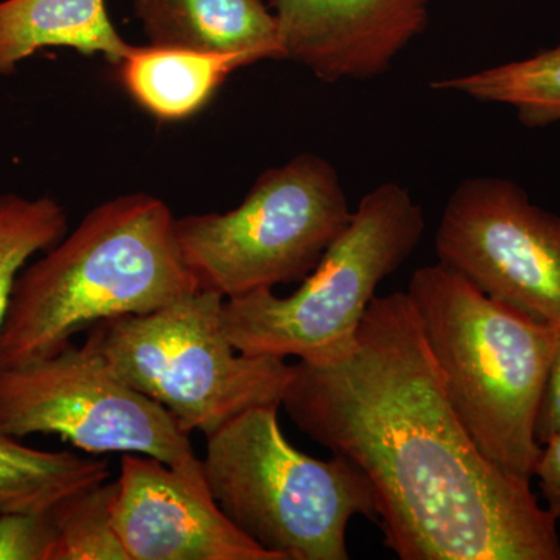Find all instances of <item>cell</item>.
Here are the masks:
<instances>
[{
  "label": "cell",
  "mask_w": 560,
  "mask_h": 560,
  "mask_svg": "<svg viewBox=\"0 0 560 560\" xmlns=\"http://www.w3.org/2000/svg\"><path fill=\"white\" fill-rule=\"evenodd\" d=\"M280 405L363 471L399 559L560 560L530 481L490 463L453 410L407 291L375 296L329 359L291 364Z\"/></svg>",
  "instance_id": "6da1fadb"
},
{
  "label": "cell",
  "mask_w": 560,
  "mask_h": 560,
  "mask_svg": "<svg viewBox=\"0 0 560 560\" xmlns=\"http://www.w3.org/2000/svg\"><path fill=\"white\" fill-rule=\"evenodd\" d=\"M175 220L145 191L95 206L18 276L0 329V368L46 359L102 320L158 311L198 290Z\"/></svg>",
  "instance_id": "7a4b0ae2"
},
{
  "label": "cell",
  "mask_w": 560,
  "mask_h": 560,
  "mask_svg": "<svg viewBox=\"0 0 560 560\" xmlns=\"http://www.w3.org/2000/svg\"><path fill=\"white\" fill-rule=\"evenodd\" d=\"M445 394L478 451L499 469L533 480L541 452L537 411L560 329L486 296L438 264L407 290Z\"/></svg>",
  "instance_id": "3957f363"
},
{
  "label": "cell",
  "mask_w": 560,
  "mask_h": 560,
  "mask_svg": "<svg viewBox=\"0 0 560 560\" xmlns=\"http://www.w3.org/2000/svg\"><path fill=\"white\" fill-rule=\"evenodd\" d=\"M279 404L235 416L206 436L201 459L213 500L278 560H348L349 522L378 523L374 489L341 455L315 459L290 444Z\"/></svg>",
  "instance_id": "277c9868"
},
{
  "label": "cell",
  "mask_w": 560,
  "mask_h": 560,
  "mask_svg": "<svg viewBox=\"0 0 560 560\" xmlns=\"http://www.w3.org/2000/svg\"><path fill=\"white\" fill-rule=\"evenodd\" d=\"M425 228L410 190L397 183L375 187L293 294L261 289L224 301L232 346L248 355L329 359L353 340L377 287L410 259Z\"/></svg>",
  "instance_id": "5b68a950"
},
{
  "label": "cell",
  "mask_w": 560,
  "mask_h": 560,
  "mask_svg": "<svg viewBox=\"0 0 560 560\" xmlns=\"http://www.w3.org/2000/svg\"><path fill=\"white\" fill-rule=\"evenodd\" d=\"M224 301L195 290L158 311L95 324L86 345L184 430L209 436L249 408L280 405L291 375L285 360L232 346L223 327Z\"/></svg>",
  "instance_id": "8992f818"
},
{
  "label": "cell",
  "mask_w": 560,
  "mask_h": 560,
  "mask_svg": "<svg viewBox=\"0 0 560 560\" xmlns=\"http://www.w3.org/2000/svg\"><path fill=\"white\" fill-rule=\"evenodd\" d=\"M352 212L337 168L302 153L261 173L237 208L176 219L175 237L197 289L231 300L302 282Z\"/></svg>",
  "instance_id": "52a82bcc"
},
{
  "label": "cell",
  "mask_w": 560,
  "mask_h": 560,
  "mask_svg": "<svg viewBox=\"0 0 560 560\" xmlns=\"http://www.w3.org/2000/svg\"><path fill=\"white\" fill-rule=\"evenodd\" d=\"M0 430L20 440L57 434L91 455L138 453L176 469L201 466L189 431L117 377L86 342L0 368Z\"/></svg>",
  "instance_id": "ba28073f"
},
{
  "label": "cell",
  "mask_w": 560,
  "mask_h": 560,
  "mask_svg": "<svg viewBox=\"0 0 560 560\" xmlns=\"http://www.w3.org/2000/svg\"><path fill=\"white\" fill-rule=\"evenodd\" d=\"M438 261L486 296L560 329V215L501 176L460 180L434 237Z\"/></svg>",
  "instance_id": "9c48e42d"
},
{
  "label": "cell",
  "mask_w": 560,
  "mask_h": 560,
  "mask_svg": "<svg viewBox=\"0 0 560 560\" xmlns=\"http://www.w3.org/2000/svg\"><path fill=\"white\" fill-rule=\"evenodd\" d=\"M110 521L128 560H278L220 510L202 463L176 469L125 453Z\"/></svg>",
  "instance_id": "30bf717a"
},
{
  "label": "cell",
  "mask_w": 560,
  "mask_h": 560,
  "mask_svg": "<svg viewBox=\"0 0 560 560\" xmlns=\"http://www.w3.org/2000/svg\"><path fill=\"white\" fill-rule=\"evenodd\" d=\"M431 0H271L285 60L319 80H370L425 32Z\"/></svg>",
  "instance_id": "8fae6325"
},
{
  "label": "cell",
  "mask_w": 560,
  "mask_h": 560,
  "mask_svg": "<svg viewBox=\"0 0 560 560\" xmlns=\"http://www.w3.org/2000/svg\"><path fill=\"white\" fill-rule=\"evenodd\" d=\"M153 46L283 60L278 22L264 0H132Z\"/></svg>",
  "instance_id": "7c38bea8"
},
{
  "label": "cell",
  "mask_w": 560,
  "mask_h": 560,
  "mask_svg": "<svg viewBox=\"0 0 560 560\" xmlns=\"http://www.w3.org/2000/svg\"><path fill=\"white\" fill-rule=\"evenodd\" d=\"M65 47L119 66L132 50L105 0H0V77L39 50Z\"/></svg>",
  "instance_id": "4fadbf2b"
},
{
  "label": "cell",
  "mask_w": 560,
  "mask_h": 560,
  "mask_svg": "<svg viewBox=\"0 0 560 560\" xmlns=\"http://www.w3.org/2000/svg\"><path fill=\"white\" fill-rule=\"evenodd\" d=\"M249 54H212L183 47H132L117 66L121 86L160 120L189 119L235 70L257 62Z\"/></svg>",
  "instance_id": "5bb4252c"
},
{
  "label": "cell",
  "mask_w": 560,
  "mask_h": 560,
  "mask_svg": "<svg viewBox=\"0 0 560 560\" xmlns=\"http://www.w3.org/2000/svg\"><path fill=\"white\" fill-rule=\"evenodd\" d=\"M108 480L106 459L39 451L0 430V514L47 511Z\"/></svg>",
  "instance_id": "9a60e30c"
},
{
  "label": "cell",
  "mask_w": 560,
  "mask_h": 560,
  "mask_svg": "<svg viewBox=\"0 0 560 560\" xmlns=\"http://www.w3.org/2000/svg\"><path fill=\"white\" fill-rule=\"evenodd\" d=\"M431 88L510 106L528 128L551 127L560 124V46L469 75L436 80Z\"/></svg>",
  "instance_id": "2e32d148"
},
{
  "label": "cell",
  "mask_w": 560,
  "mask_h": 560,
  "mask_svg": "<svg viewBox=\"0 0 560 560\" xmlns=\"http://www.w3.org/2000/svg\"><path fill=\"white\" fill-rule=\"evenodd\" d=\"M68 232V213L50 197L0 195V329L18 276L28 260L46 253Z\"/></svg>",
  "instance_id": "e0dca14e"
},
{
  "label": "cell",
  "mask_w": 560,
  "mask_h": 560,
  "mask_svg": "<svg viewBox=\"0 0 560 560\" xmlns=\"http://www.w3.org/2000/svg\"><path fill=\"white\" fill-rule=\"evenodd\" d=\"M117 480L81 490L50 508L57 530L51 560H128L110 521Z\"/></svg>",
  "instance_id": "ac0fdd59"
},
{
  "label": "cell",
  "mask_w": 560,
  "mask_h": 560,
  "mask_svg": "<svg viewBox=\"0 0 560 560\" xmlns=\"http://www.w3.org/2000/svg\"><path fill=\"white\" fill-rule=\"evenodd\" d=\"M55 540L50 510L0 514V560H51Z\"/></svg>",
  "instance_id": "d6986e66"
},
{
  "label": "cell",
  "mask_w": 560,
  "mask_h": 560,
  "mask_svg": "<svg viewBox=\"0 0 560 560\" xmlns=\"http://www.w3.org/2000/svg\"><path fill=\"white\" fill-rule=\"evenodd\" d=\"M556 434H560V337L544 393H541L536 419V438L539 444H545Z\"/></svg>",
  "instance_id": "ffe728a7"
},
{
  "label": "cell",
  "mask_w": 560,
  "mask_h": 560,
  "mask_svg": "<svg viewBox=\"0 0 560 560\" xmlns=\"http://www.w3.org/2000/svg\"><path fill=\"white\" fill-rule=\"evenodd\" d=\"M533 478L539 481L547 510L560 523V434L541 444Z\"/></svg>",
  "instance_id": "44dd1931"
}]
</instances>
